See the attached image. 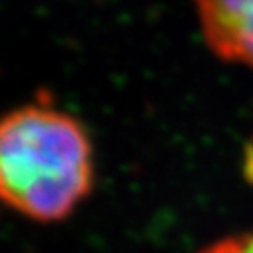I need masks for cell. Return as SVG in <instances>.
I'll list each match as a JSON object with an SVG mask.
<instances>
[{
	"mask_svg": "<svg viewBox=\"0 0 253 253\" xmlns=\"http://www.w3.org/2000/svg\"><path fill=\"white\" fill-rule=\"evenodd\" d=\"M94 175L92 140L68 112L26 104L0 118V202L16 213L66 219L92 194Z\"/></svg>",
	"mask_w": 253,
	"mask_h": 253,
	"instance_id": "6da1fadb",
	"label": "cell"
},
{
	"mask_svg": "<svg viewBox=\"0 0 253 253\" xmlns=\"http://www.w3.org/2000/svg\"><path fill=\"white\" fill-rule=\"evenodd\" d=\"M200 253H237V243H235V237H225L206 249H202Z\"/></svg>",
	"mask_w": 253,
	"mask_h": 253,
	"instance_id": "3957f363",
	"label": "cell"
},
{
	"mask_svg": "<svg viewBox=\"0 0 253 253\" xmlns=\"http://www.w3.org/2000/svg\"><path fill=\"white\" fill-rule=\"evenodd\" d=\"M196 10L211 52L253 68V0H196Z\"/></svg>",
	"mask_w": 253,
	"mask_h": 253,
	"instance_id": "7a4b0ae2",
	"label": "cell"
},
{
	"mask_svg": "<svg viewBox=\"0 0 253 253\" xmlns=\"http://www.w3.org/2000/svg\"><path fill=\"white\" fill-rule=\"evenodd\" d=\"M237 253H253V233H243L235 237Z\"/></svg>",
	"mask_w": 253,
	"mask_h": 253,
	"instance_id": "277c9868",
	"label": "cell"
},
{
	"mask_svg": "<svg viewBox=\"0 0 253 253\" xmlns=\"http://www.w3.org/2000/svg\"><path fill=\"white\" fill-rule=\"evenodd\" d=\"M245 175L253 183V142L247 146V152H245Z\"/></svg>",
	"mask_w": 253,
	"mask_h": 253,
	"instance_id": "5b68a950",
	"label": "cell"
}]
</instances>
